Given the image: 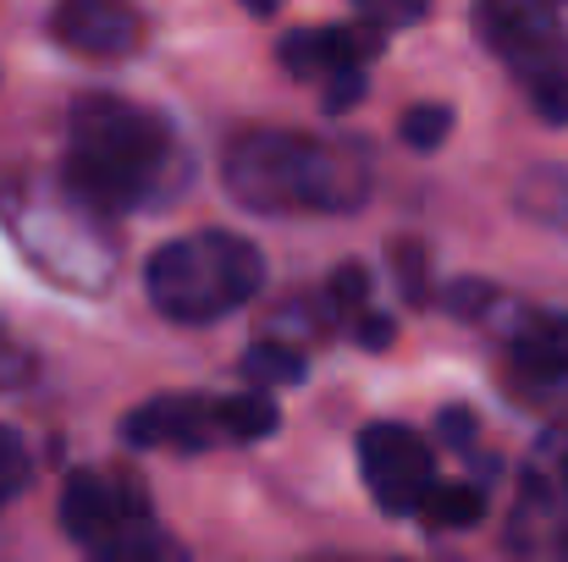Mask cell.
Returning <instances> with one entry per match:
<instances>
[{"label":"cell","mask_w":568,"mask_h":562,"mask_svg":"<svg viewBox=\"0 0 568 562\" xmlns=\"http://www.w3.org/2000/svg\"><path fill=\"white\" fill-rule=\"evenodd\" d=\"M189 150L161 111L116 94H83L72 105L61 187L83 215H128L172 204L189 187Z\"/></svg>","instance_id":"6da1fadb"},{"label":"cell","mask_w":568,"mask_h":562,"mask_svg":"<svg viewBox=\"0 0 568 562\" xmlns=\"http://www.w3.org/2000/svg\"><path fill=\"white\" fill-rule=\"evenodd\" d=\"M226 187L237 204L265 210V215L359 210L371 198V155L337 139L254 127L226 144Z\"/></svg>","instance_id":"7a4b0ae2"},{"label":"cell","mask_w":568,"mask_h":562,"mask_svg":"<svg viewBox=\"0 0 568 562\" xmlns=\"http://www.w3.org/2000/svg\"><path fill=\"white\" fill-rule=\"evenodd\" d=\"M265 282V259L237 232H193L166 248H155L144 287L150 304L178 326H210L232 309H243Z\"/></svg>","instance_id":"3957f363"},{"label":"cell","mask_w":568,"mask_h":562,"mask_svg":"<svg viewBox=\"0 0 568 562\" xmlns=\"http://www.w3.org/2000/svg\"><path fill=\"white\" fill-rule=\"evenodd\" d=\"M475 33L525 83L547 122H568V28L558 11L530 0H491L475 6Z\"/></svg>","instance_id":"277c9868"},{"label":"cell","mask_w":568,"mask_h":562,"mask_svg":"<svg viewBox=\"0 0 568 562\" xmlns=\"http://www.w3.org/2000/svg\"><path fill=\"white\" fill-rule=\"evenodd\" d=\"M282 425L276 402L265 391L248 397H199V391H172L122 419V436L133 447H172V452H204L221 441H260Z\"/></svg>","instance_id":"5b68a950"},{"label":"cell","mask_w":568,"mask_h":562,"mask_svg":"<svg viewBox=\"0 0 568 562\" xmlns=\"http://www.w3.org/2000/svg\"><path fill=\"white\" fill-rule=\"evenodd\" d=\"M514 562H568V430H547L525 463L514 513H508Z\"/></svg>","instance_id":"8992f818"},{"label":"cell","mask_w":568,"mask_h":562,"mask_svg":"<svg viewBox=\"0 0 568 562\" xmlns=\"http://www.w3.org/2000/svg\"><path fill=\"white\" fill-rule=\"evenodd\" d=\"M359 469H365V486H371L376 508L392 513V519L419 513L425 497L436 491V458L408 425H386V419L365 425L359 430Z\"/></svg>","instance_id":"52a82bcc"},{"label":"cell","mask_w":568,"mask_h":562,"mask_svg":"<svg viewBox=\"0 0 568 562\" xmlns=\"http://www.w3.org/2000/svg\"><path fill=\"white\" fill-rule=\"evenodd\" d=\"M139 519H155V513H150V491L128 469H78L61 491V530L83 552H94L100 541H111L116 530Z\"/></svg>","instance_id":"ba28073f"},{"label":"cell","mask_w":568,"mask_h":562,"mask_svg":"<svg viewBox=\"0 0 568 562\" xmlns=\"http://www.w3.org/2000/svg\"><path fill=\"white\" fill-rule=\"evenodd\" d=\"M381 28L371 22H326V28H298L282 39V67L304 83H343V78H365V61L381 55Z\"/></svg>","instance_id":"9c48e42d"},{"label":"cell","mask_w":568,"mask_h":562,"mask_svg":"<svg viewBox=\"0 0 568 562\" xmlns=\"http://www.w3.org/2000/svg\"><path fill=\"white\" fill-rule=\"evenodd\" d=\"M50 33L78 50V55H94V61H116V55H133L139 39H144V17L133 6H116V0H67L55 17H50Z\"/></svg>","instance_id":"30bf717a"},{"label":"cell","mask_w":568,"mask_h":562,"mask_svg":"<svg viewBox=\"0 0 568 562\" xmlns=\"http://www.w3.org/2000/svg\"><path fill=\"white\" fill-rule=\"evenodd\" d=\"M514 359L536 380H564L568 375V315H525L514 331Z\"/></svg>","instance_id":"8fae6325"},{"label":"cell","mask_w":568,"mask_h":562,"mask_svg":"<svg viewBox=\"0 0 568 562\" xmlns=\"http://www.w3.org/2000/svg\"><path fill=\"white\" fill-rule=\"evenodd\" d=\"M89 562H193L183 541H172L155 519H139L128 530H116L111 541H100Z\"/></svg>","instance_id":"7c38bea8"},{"label":"cell","mask_w":568,"mask_h":562,"mask_svg":"<svg viewBox=\"0 0 568 562\" xmlns=\"http://www.w3.org/2000/svg\"><path fill=\"white\" fill-rule=\"evenodd\" d=\"M419 519L430 530H469L486 519V486L480 480H436V491L425 497Z\"/></svg>","instance_id":"4fadbf2b"},{"label":"cell","mask_w":568,"mask_h":562,"mask_svg":"<svg viewBox=\"0 0 568 562\" xmlns=\"http://www.w3.org/2000/svg\"><path fill=\"white\" fill-rule=\"evenodd\" d=\"M365 298H371V276L359 270V265H343L337 276H332V287H326V320L332 326H343V331H359L365 320H371V309H365Z\"/></svg>","instance_id":"5bb4252c"},{"label":"cell","mask_w":568,"mask_h":562,"mask_svg":"<svg viewBox=\"0 0 568 562\" xmlns=\"http://www.w3.org/2000/svg\"><path fill=\"white\" fill-rule=\"evenodd\" d=\"M243 375L260 386H293V380H304V354H293L282 343H254L243 354Z\"/></svg>","instance_id":"9a60e30c"},{"label":"cell","mask_w":568,"mask_h":562,"mask_svg":"<svg viewBox=\"0 0 568 562\" xmlns=\"http://www.w3.org/2000/svg\"><path fill=\"white\" fill-rule=\"evenodd\" d=\"M397 133H403V144H414V150H442L447 133H453V111H447V105H414V111H403Z\"/></svg>","instance_id":"2e32d148"},{"label":"cell","mask_w":568,"mask_h":562,"mask_svg":"<svg viewBox=\"0 0 568 562\" xmlns=\"http://www.w3.org/2000/svg\"><path fill=\"white\" fill-rule=\"evenodd\" d=\"M28 480H33V458H28L22 436L17 430H0V508L17 502L28 491Z\"/></svg>","instance_id":"e0dca14e"},{"label":"cell","mask_w":568,"mask_h":562,"mask_svg":"<svg viewBox=\"0 0 568 562\" xmlns=\"http://www.w3.org/2000/svg\"><path fill=\"white\" fill-rule=\"evenodd\" d=\"M28 375V359H22V348H11L6 337H0V386H17Z\"/></svg>","instance_id":"ac0fdd59"},{"label":"cell","mask_w":568,"mask_h":562,"mask_svg":"<svg viewBox=\"0 0 568 562\" xmlns=\"http://www.w3.org/2000/svg\"><path fill=\"white\" fill-rule=\"evenodd\" d=\"M315 562H371V558H315Z\"/></svg>","instance_id":"d6986e66"}]
</instances>
